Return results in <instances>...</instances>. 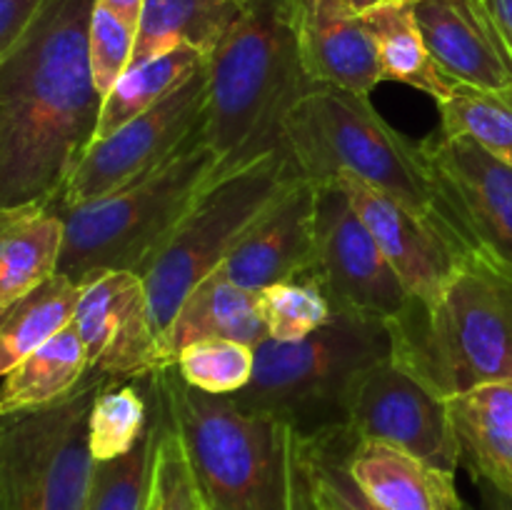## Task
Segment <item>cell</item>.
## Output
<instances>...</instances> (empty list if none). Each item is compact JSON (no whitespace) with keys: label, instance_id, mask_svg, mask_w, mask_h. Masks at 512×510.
Returning a JSON list of instances; mask_svg holds the SVG:
<instances>
[{"label":"cell","instance_id":"6da1fadb","mask_svg":"<svg viewBox=\"0 0 512 510\" xmlns=\"http://www.w3.org/2000/svg\"><path fill=\"white\" fill-rule=\"evenodd\" d=\"M95 0H45L0 65V210L50 205L95 140L103 95L90 70Z\"/></svg>","mask_w":512,"mask_h":510},{"label":"cell","instance_id":"7a4b0ae2","mask_svg":"<svg viewBox=\"0 0 512 510\" xmlns=\"http://www.w3.org/2000/svg\"><path fill=\"white\" fill-rule=\"evenodd\" d=\"M183 443L200 510H320L308 433L228 395L190 388L175 365L153 373Z\"/></svg>","mask_w":512,"mask_h":510},{"label":"cell","instance_id":"3957f363","mask_svg":"<svg viewBox=\"0 0 512 510\" xmlns=\"http://www.w3.org/2000/svg\"><path fill=\"white\" fill-rule=\"evenodd\" d=\"M315 85L300 58L295 0H243L238 20L208 60L205 140L218 173L283 150V125Z\"/></svg>","mask_w":512,"mask_h":510},{"label":"cell","instance_id":"277c9868","mask_svg":"<svg viewBox=\"0 0 512 510\" xmlns=\"http://www.w3.org/2000/svg\"><path fill=\"white\" fill-rule=\"evenodd\" d=\"M388 330L393 363L443 400L512 383V273L470 255L433 303L410 298Z\"/></svg>","mask_w":512,"mask_h":510},{"label":"cell","instance_id":"5b68a950","mask_svg":"<svg viewBox=\"0 0 512 510\" xmlns=\"http://www.w3.org/2000/svg\"><path fill=\"white\" fill-rule=\"evenodd\" d=\"M283 150L310 183L355 178L383 190L473 255L450 223L420 143L395 130L368 95L315 85L285 118Z\"/></svg>","mask_w":512,"mask_h":510},{"label":"cell","instance_id":"8992f818","mask_svg":"<svg viewBox=\"0 0 512 510\" xmlns=\"http://www.w3.org/2000/svg\"><path fill=\"white\" fill-rule=\"evenodd\" d=\"M215 173L218 155L200 135L168 163L118 193L68 208L50 205L63 218L58 273L75 283L105 270H133L143 278Z\"/></svg>","mask_w":512,"mask_h":510},{"label":"cell","instance_id":"52a82bcc","mask_svg":"<svg viewBox=\"0 0 512 510\" xmlns=\"http://www.w3.org/2000/svg\"><path fill=\"white\" fill-rule=\"evenodd\" d=\"M388 358H393L388 323L335 313L305 338L290 343L265 338L255 345L253 378L230 398L315 433L345 425L358 380Z\"/></svg>","mask_w":512,"mask_h":510},{"label":"cell","instance_id":"ba28073f","mask_svg":"<svg viewBox=\"0 0 512 510\" xmlns=\"http://www.w3.org/2000/svg\"><path fill=\"white\" fill-rule=\"evenodd\" d=\"M300 178L285 150H270L205 185L143 273L158 340L183 300Z\"/></svg>","mask_w":512,"mask_h":510},{"label":"cell","instance_id":"9c48e42d","mask_svg":"<svg viewBox=\"0 0 512 510\" xmlns=\"http://www.w3.org/2000/svg\"><path fill=\"white\" fill-rule=\"evenodd\" d=\"M110 375L83 383L48 408L0 418V493L8 510H85L95 458L90 410Z\"/></svg>","mask_w":512,"mask_h":510},{"label":"cell","instance_id":"30bf717a","mask_svg":"<svg viewBox=\"0 0 512 510\" xmlns=\"http://www.w3.org/2000/svg\"><path fill=\"white\" fill-rule=\"evenodd\" d=\"M208 113V63L143 115L108 138L90 143L63 193L50 205H80L118 193L125 185L153 173L200 138Z\"/></svg>","mask_w":512,"mask_h":510},{"label":"cell","instance_id":"8fae6325","mask_svg":"<svg viewBox=\"0 0 512 510\" xmlns=\"http://www.w3.org/2000/svg\"><path fill=\"white\" fill-rule=\"evenodd\" d=\"M335 313L390 323L410 293L348 193L338 183L315 185V263L310 270Z\"/></svg>","mask_w":512,"mask_h":510},{"label":"cell","instance_id":"7c38bea8","mask_svg":"<svg viewBox=\"0 0 512 510\" xmlns=\"http://www.w3.org/2000/svg\"><path fill=\"white\" fill-rule=\"evenodd\" d=\"M420 150L465 248L512 273V165L445 130L428 135Z\"/></svg>","mask_w":512,"mask_h":510},{"label":"cell","instance_id":"4fadbf2b","mask_svg":"<svg viewBox=\"0 0 512 510\" xmlns=\"http://www.w3.org/2000/svg\"><path fill=\"white\" fill-rule=\"evenodd\" d=\"M345 428L355 438L395 445L450 473L460 468L448 400L425 388L393 358L358 380L348 398Z\"/></svg>","mask_w":512,"mask_h":510},{"label":"cell","instance_id":"5bb4252c","mask_svg":"<svg viewBox=\"0 0 512 510\" xmlns=\"http://www.w3.org/2000/svg\"><path fill=\"white\" fill-rule=\"evenodd\" d=\"M73 325L93 370L118 380L163 370L148 290L133 270H105L85 280Z\"/></svg>","mask_w":512,"mask_h":510},{"label":"cell","instance_id":"9a60e30c","mask_svg":"<svg viewBox=\"0 0 512 510\" xmlns=\"http://www.w3.org/2000/svg\"><path fill=\"white\" fill-rule=\"evenodd\" d=\"M335 183L348 193L350 203L400 275L410 298L418 303H433L470 255L423 215L385 195L383 190L370 188L355 178H340Z\"/></svg>","mask_w":512,"mask_h":510},{"label":"cell","instance_id":"2e32d148","mask_svg":"<svg viewBox=\"0 0 512 510\" xmlns=\"http://www.w3.org/2000/svg\"><path fill=\"white\" fill-rule=\"evenodd\" d=\"M315 263V183L300 178L248 230L220 273L248 293L310 273Z\"/></svg>","mask_w":512,"mask_h":510},{"label":"cell","instance_id":"e0dca14e","mask_svg":"<svg viewBox=\"0 0 512 510\" xmlns=\"http://www.w3.org/2000/svg\"><path fill=\"white\" fill-rule=\"evenodd\" d=\"M425 45L453 83L512 90V55L483 0H420L413 5Z\"/></svg>","mask_w":512,"mask_h":510},{"label":"cell","instance_id":"ac0fdd59","mask_svg":"<svg viewBox=\"0 0 512 510\" xmlns=\"http://www.w3.org/2000/svg\"><path fill=\"white\" fill-rule=\"evenodd\" d=\"M300 58L313 85H333L368 95L383 83L373 40L363 18L343 0H295Z\"/></svg>","mask_w":512,"mask_h":510},{"label":"cell","instance_id":"d6986e66","mask_svg":"<svg viewBox=\"0 0 512 510\" xmlns=\"http://www.w3.org/2000/svg\"><path fill=\"white\" fill-rule=\"evenodd\" d=\"M350 475L383 510H465L455 473L378 440L350 433L345 453Z\"/></svg>","mask_w":512,"mask_h":510},{"label":"cell","instance_id":"ffe728a7","mask_svg":"<svg viewBox=\"0 0 512 510\" xmlns=\"http://www.w3.org/2000/svg\"><path fill=\"white\" fill-rule=\"evenodd\" d=\"M210 338L240 340L253 348L268 338V330L258 315L255 293L230 283L220 270L208 275L183 300L175 318L160 335V365L168 368L188 345Z\"/></svg>","mask_w":512,"mask_h":510},{"label":"cell","instance_id":"44dd1931","mask_svg":"<svg viewBox=\"0 0 512 510\" xmlns=\"http://www.w3.org/2000/svg\"><path fill=\"white\" fill-rule=\"evenodd\" d=\"M460 465L470 478L512 493V383H490L448 400Z\"/></svg>","mask_w":512,"mask_h":510},{"label":"cell","instance_id":"7402d4cb","mask_svg":"<svg viewBox=\"0 0 512 510\" xmlns=\"http://www.w3.org/2000/svg\"><path fill=\"white\" fill-rule=\"evenodd\" d=\"M63 218L50 205L0 210V308L58 273Z\"/></svg>","mask_w":512,"mask_h":510},{"label":"cell","instance_id":"603a6c76","mask_svg":"<svg viewBox=\"0 0 512 510\" xmlns=\"http://www.w3.org/2000/svg\"><path fill=\"white\" fill-rule=\"evenodd\" d=\"M243 0H145L130 68L175 45H193L210 60L238 20Z\"/></svg>","mask_w":512,"mask_h":510},{"label":"cell","instance_id":"cb8c5ba5","mask_svg":"<svg viewBox=\"0 0 512 510\" xmlns=\"http://www.w3.org/2000/svg\"><path fill=\"white\" fill-rule=\"evenodd\" d=\"M88 373L90 360L78 328L73 323L65 325L5 375L0 385V418L58 403L73 393Z\"/></svg>","mask_w":512,"mask_h":510},{"label":"cell","instance_id":"d4e9b609","mask_svg":"<svg viewBox=\"0 0 512 510\" xmlns=\"http://www.w3.org/2000/svg\"><path fill=\"white\" fill-rule=\"evenodd\" d=\"M363 25L373 40L383 80L410 85L435 103H443L453 93L455 83L430 55L413 5L390 3L363 15Z\"/></svg>","mask_w":512,"mask_h":510},{"label":"cell","instance_id":"484cf974","mask_svg":"<svg viewBox=\"0 0 512 510\" xmlns=\"http://www.w3.org/2000/svg\"><path fill=\"white\" fill-rule=\"evenodd\" d=\"M153 413L143 438L123 455L110 460H95L85 510H150L155 495V470H158L160 438L165 433L168 413L160 400L155 380L150 375Z\"/></svg>","mask_w":512,"mask_h":510},{"label":"cell","instance_id":"4316f807","mask_svg":"<svg viewBox=\"0 0 512 510\" xmlns=\"http://www.w3.org/2000/svg\"><path fill=\"white\" fill-rule=\"evenodd\" d=\"M80 293L83 283L55 273L33 293L0 308V378L73 323Z\"/></svg>","mask_w":512,"mask_h":510},{"label":"cell","instance_id":"83f0119b","mask_svg":"<svg viewBox=\"0 0 512 510\" xmlns=\"http://www.w3.org/2000/svg\"><path fill=\"white\" fill-rule=\"evenodd\" d=\"M203 63H208V58L200 50L180 43L165 53L153 55L145 63L128 68V73L103 98L95 140L108 138L125 123L158 105L165 95H170L180 83H185Z\"/></svg>","mask_w":512,"mask_h":510},{"label":"cell","instance_id":"f1b7e54d","mask_svg":"<svg viewBox=\"0 0 512 510\" xmlns=\"http://www.w3.org/2000/svg\"><path fill=\"white\" fill-rule=\"evenodd\" d=\"M153 413L150 380L108 378L90 410V450L95 460L123 455L143 438Z\"/></svg>","mask_w":512,"mask_h":510},{"label":"cell","instance_id":"f546056e","mask_svg":"<svg viewBox=\"0 0 512 510\" xmlns=\"http://www.w3.org/2000/svg\"><path fill=\"white\" fill-rule=\"evenodd\" d=\"M438 108L443 118L440 130L465 135L490 155L512 165V90L495 93L455 83L453 93L438 103Z\"/></svg>","mask_w":512,"mask_h":510},{"label":"cell","instance_id":"4dcf8cb0","mask_svg":"<svg viewBox=\"0 0 512 510\" xmlns=\"http://www.w3.org/2000/svg\"><path fill=\"white\" fill-rule=\"evenodd\" d=\"M255 300L268 338L283 343L315 333L335 315L333 303L310 273L270 285L255 293Z\"/></svg>","mask_w":512,"mask_h":510},{"label":"cell","instance_id":"1f68e13d","mask_svg":"<svg viewBox=\"0 0 512 510\" xmlns=\"http://www.w3.org/2000/svg\"><path fill=\"white\" fill-rule=\"evenodd\" d=\"M173 365L190 388L230 398L253 378L255 348L228 338L200 340L188 345Z\"/></svg>","mask_w":512,"mask_h":510},{"label":"cell","instance_id":"d6a6232c","mask_svg":"<svg viewBox=\"0 0 512 510\" xmlns=\"http://www.w3.org/2000/svg\"><path fill=\"white\" fill-rule=\"evenodd\" d=\"M310 438V463H313L315 495L338 510H383L365 495V490L350 475L348 453L350 430L345 425L315 430Z\"/></svg>","mask_w":512,"mask_h":510},{"label":"cell","instance_id":"836d02e7","mask_svg":"<svg viewBox=\"0 0 512 510\" xmlns=\"http://www.w3.org/2000/svg\"><path fill=\"white\" fill-rule=\"evenodd\" d=\"M135 38H138V30L133 25L95 3L93 15H90L88 55L95 88L103 98L128 73L130 63H133Z\"/></svg>","mask_w":512,"mask_h":510},{"label":"cell","instance_id":"e575fe53","mask_svg":"<svg viewBox=\"0 0 512 510\" xmlns=\"http://www.w3.org/2000/svg\"><path fill=\"white\" fill-rule=\"evenodd\" d=\"M168 413V410H165ZM155 510H200L198 490L173 423H165L155 470Z\"/></svg>","mask_w":512,"mask_h":510},{"label":"cell","instance_id":"d590c367","mask_svg":"<svg viewBox=\"0 0 512 510\" xmlns=\"http://www.w3.org/2000/svg\"><path fill=\"white\" fill-rule=\"evenodd\" d=\"M45 0H0V65L23 40Z\"/></svg>","mask_w":512,"mask_h":510},{"label":"cell","instance_id":"8d00e7d4","mask_svg":"<svg viewBox=\"0 0 512 510\" xmlns=\"http://www.w3.org/2000/svg\"><path fill=\"white\" fill-rule=\"evenodd\" d=\"M483 5L512 55V0H483Z\"/></svg>","mask_w":512,"mask_h":510},{"label":"cell","instance_id":"74e56055","mask_svg":"<svg viewBox=\"0 0 512 510\" xmlns=\"http://www.w3.org/2000/svg\"><path fill=\"white\" fill-rule=\"evenodd\" d=\"M100 8L110 10L113 15H118L120 20H125L128 25H133L138 30L140 15H143L145 0H95Z\"/></svg>","mask_w":512,"mask_h":510},{"label":"cell","instance_id":"f35d334b","mask_svg":"<svg viewBox=\"0 0 512 510\" xmlns=\"http://www.w3.org/2000/svg\"><path fill=\"white\" fill-rule=\"evenodd\" d=\"M475 485H478L485 510H512V493H505V490L483 483V480H475Z\"/></svg>","mask_w":512,"mask_h":510},{"label":"cell","instance_id":"ab89813d","mask_svg":"<svg viewBox=\"0 0 512 510\" xmlns=\"http://www.w3.org/2000/svg\"><path fill=\"white\" fill-rule=\"evenodd\" d=\"M390 3H398V0H343L345 8L355 15V18H363V15L373 13V10L385 8Z\"/></svg>","mask_w":512,"mask_h":510},{"label":"cell","instance_id":"60d3db41","mask_svg":"<svg viewBox=\"0 0 512 510\" xmlns=\"http://www.w3.org/2000/svg\"><path fill=\"white\" fill-rule=\"evenodd\" d=\"M315 498H318V495H315ZM318 508L320 510H338V508H333V505L325 503V500H320V498H318Z\"/></svg>","mask_w":512,"mask_h":510},{"label":"cell","instance_id":"b9f144b4","mask_svg":"<svg viewBox=\"0 0 512 510\" xmlns=\"http://www.w3.org/2000/svg\"><path fill=\"white\" fill-rule=\"evenodd\" d=\"M398 3H403V5H415V3H420V0H398Z\"/></svg>","mask_w":512,"mask_h":510},{"label":"cell","instance_id":"7bdbcfd3","mask_svg":"<svg viewBox=\"0 0 512 510\" xmlns=\"http://www.w3.org/2000/svg\"><path fill=\"white\" fill-rule=\"evenodd\" d=\"M0 510H8V508H5V500H3V493H0Z\"/></svg>","mask_w":512,"mask_h":510},{"label":"cell","instance_id":"ee69618b","mask_svg":"<svg viewBox=\"0 0 512 510\" xmlns=\"http://www.w3.org/2000/svg\"><path fill=\"white\" fill-rule=\"evenodd\" d=\"M150 510H155V495H153V508H150Z\"/></svg>","mask_w":512,"mask_h":510},{"label":"cell","instance_id":"f6af8a7d","mask_svg":"<svg viewBox=\"0 0 512 510\" xmlns=\"http://www.w3.org/2000/svg\"><path fill=\"white\" fill-rule=\"evenodd\" d=\"M465 510H473V508H470V505H465Z\"/></svg>","mask_w":512,"mask_h":510}]
</instances>
